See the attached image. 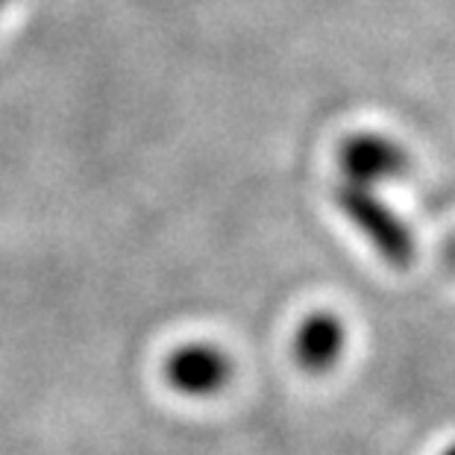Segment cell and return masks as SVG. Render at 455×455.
I'll list each match as a JSON object with an SVG mask.
<instances>
[{"instance_id":"cell-1","label":"cell","mask_w":455,"mask_h":455,"mask_svg":"<svg viewBox=\"0 0 455 455\" xmlns=\"http://www.w3.org/2000/svg\"><path fill=\"white\" fill-rule=\"evenodd\" d=\"M335 206L350 218V224L371 241L373 250L388 265L405 267L418 256V241H414L409 224L376 195V188L341 180L335 188Z\"/></svg>"},{"instance_id":"cell-2","label":"cell","mask_w":455,"mask_h":455,"mask_svg":"<svg viewBox=\"0 0 455 455\" xmlns=\"http://www.w3.org/2000/svg\"><path fill=\"white\" fill-rule=\"evenodd\" d=\"M338 168L344 182L376 188L382 182L400 180L411 168L409 150L400 141L379 132H353L338 148Z\"/></svg>"},{"instance_id":"cell-3","label":"cell","mask_w":455,"mask_h":455,"mask_svg":"<svg viewBox=\"0 0 455 455\" xmlns=\"http://www.w3.org/2000/svg\"><path fill=\"white\" fill-rule=\"evenodd\" d=\"M164 376L177 391L188 396H206L220 391L232 376V362L215 344H186L164 362Z\"/></svg>"},{"instance_id":"cell-4","label":"cell","mask_w":455,"mask_h":455,"mask_svg":"<svg viewBox=\"0 0 455 455\" xmlns=\"http://www.w3.org/2000/svg\"><path fill=\"white\" fill-rule=\"evenodd\" d=\"M347 329L341 317L332 312H312L303 317L294 335V358L308 373L329 371L344 353Z\"/></svg>"},{"instance_id":"cell-5","label":"cell","mask_w":455,"mask_h":455,"mask_svg":"<svg viewBox=\"0 0 455 455\" xmlns=\"http://www.w3.org/2000/svg\"><path fill=\"white\" fill-rule=\"evenodd\" d=\"M447 259H450V265L455 267V238L450 241V247H447Z\"/></svg>"},{"instance_id":"cell-6","label":"cell","mask_w":455,"mask_h":455,"mask_svg":"<svg viewBox=\"0 0 455 455\" xmlns=\"http://www.w3.org/2000/svg\"><path fill=\"white\" fill-rule=\"evenodd\" d=\"M443 455H455V443H452V447H450V450H443Z\"/></svg>"},{"instance_id":"cell-7","label":"cell","mask_w":455,"mask_h":455,"mask_svg":"<svg viewBox=\"0 0 455 455\" xmlns=\"http://www.w3.org/2000/svg\"><path fill=\"white\" fill-rule=\"evenodd\" d=\"M4 4H6V0H0V6H4Z\"/></svg>"}]
</instances>
